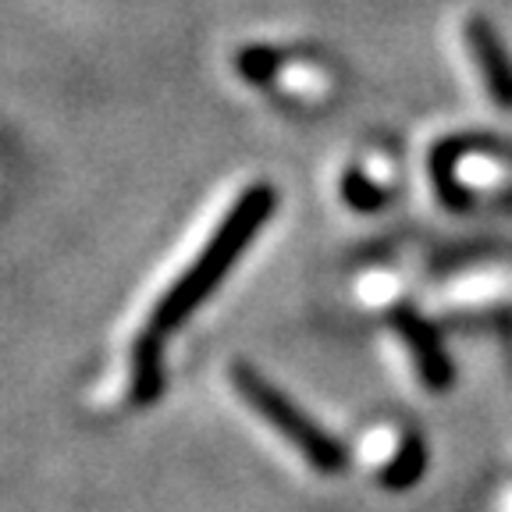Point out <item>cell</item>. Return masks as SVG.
Wrapping results in <instances>:
<instances>
[{"label": "cell", "mask_w": 512, "mask_h": 512, "mask_svg": "<svg viewBox=\"0 0 512 512\" xmlns=\"http://www.w3.org/2000/svg\"><path fill=\"white\" fill-rule=\"evenodd\" d=\"M274 196L271 185L256 182L242 192L235 207L221 217V224L214 228V235L207 239V246L200 249V256L178 274L175 285L157 299L153 306V317H150V328H157L160 335H171L192 317V313L200 310L210 296H214V288L221 285V278L235 267L242 253H246L249 242L260 235L267 221L274 214Z\"/></svg>", "instance_id": "1"}, {"label": "cell", "mask_w": 512, "mask_h": 512, "mask_svg": "<svg viewBox=\"0 0 512 512\" xmlns=\"http://www.w3.org/2000/svg\"><path fill=\"white\" fill-rule=\"evenodd\" d=\"M342 196H345V203H349L352 210H360V214H370V210L384 207V189L370 175H363L360 168H352L342 175Z\"/></svg>", "instance_id": "8"}, {"label": "cell", "mask_w": 512, "mask_h": 512, "mask_svg": "<svg viewBox=\"0 0 512 512\" xmlns=\"http://www.w3.org/2000/svg\"><path fill=\"white\" fill-rule=\"evenodd\" d=\"M498 207H502V210H512V189H505V192H498Z\"/></svg>", "instance_id": "10"}, {"label": "cell", "mask_w": 512, "mask_h": 512, "mask_svg": "<svg viewBox=\"0 0 512 512\" xmlns=\"http://www.w3.org/2000/svg\"><path fill=\"white\" fill-rule=\"evenodd\" d=\"M470 150V143H463V139H441L438 146H434L431 153V182H434V192H438V200L445 210H470L473 207V189H466L463 182H459L456 168H459V157Z\"/></svg>", "instance_id": "6"}, {"label": "cell", "mask_w": 512, "mask_h": 512, "mask_svg": "<svg viewBox=\"0 0 512 512\" xmlns=\"http://www.w3.org/2000/svg\"><path fill=\"white\" fill-rule=\"evenodd\" d=\"M278 68V54L267 47H246L239 54V72L246 75L249 82H267Z\"/></svg>", "instance_id": "9"}, {"label": "cell", "mask_w": 512, "mask_h": 512, "mask_svg": "<svg viewBox=\"0 0 512 512\" xmlns=\"http://www.w3.org/2000/svg\"><path fill=\"white\" fill-rule=\"evenodd\" d=\"M232 384L239 388L242 399H246L249 406H253L256 413L264 416L267 424L281 434V438H288L299 448V456H303L313 470L342 473L345 466H349V452H345L342 441L331 438V434L324 431L313 416H306L285 392H278V388H274V384L267 381L256 367H249V363H235Z\"/></svg>", "instance_id": "2"}, {"label": "cell", "mask_w": 512, "mask_h": 512, "mask_svg": "<svg viewBox=\"0 0 512 512\" xmlns=\"http://www.w3.org/2000/svg\"><path fill=\"white\" fill-rule=\"evenodd\" d=\"M424 470H427V445L420 441V434H406L402 445L395 448L392 463L381 470V484L388 491H406L424 477Z\"/></svg>", "instance_id": "7"}, {"label": "cell", "mask_w": 512, "mask_h": 512, "mask_svg": "<svg viewBox=\"0 0 512 512\" xmlns=\"http://www.w3.org/2000/svg\"><path fill=\"white\" fill-rule=\"evenodd\" d=\"M392 324L402 335V342H406L409 356H413L420 381H424L427 388H434V392H445L448 384L456 381V367H452V360H448L438 328H434L431 320L420 317L416 310H409V306H402V310L392 313Z\"/></svg>", "instance_id": "3"}, {"label": "cell", "mask_w": 512, "mask_h": 512, "mask_svg": "<svg viewBox=\"0 0 512 512\" xmlns=\"http://www.w3.org/2000/svg\"><path fill=\"white\" fill-rule=\"evenodd\" d=\"M164 392V342L160 331L150 328L132 345V374H128V395L136 406H153Z\"/></svg>", "instance_id": "5"}, {"label": "cell", "mask_w": 512, "mask_h": 512, "mask_svg": "<svg viewBox=\"0 0 512 512\" xmlns=\"http://www.w3.org/2000/svg\"><path fill=\"white\" fill-rule=\"evenodd\" d=\"M466 43H470L480 79L488 86V96L498 107L512 111V57L505 50V43L498 40L495 25L488 18H470L466 22Z\"/></svg>", "instance_id": "4"}]
</instances>
